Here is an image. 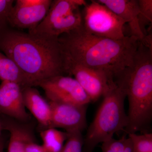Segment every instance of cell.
<instances>
[{
    "label": "cell",
    "instance_id": "cell-18",
    "mask_svg": "<svg viewBox=\"0 0 152 152\" xmlns=\"http://www.w3.org/2000/svg\"><path fill=\"white\" fill-rule=\"evenodd\" d=\"M139 24L142 32L147 36L146 26L151 24L152 22V0H138Z\"/></svg>",
    "mask_w": 152,
    "mask_h": 152
},
{
    "label": "cell",
    "instance_id": "cell-6",
    "mask_svg": "<svg viewBox=\"0 0 152 152\" xmlns=\"http://www.w3.org/2000/svg\"><path fill=\"white\" fill-rule=\"evenodd\" d=\"M65 73L74 76L91 102L103 97L113 86L115 78L105 71L81 65L63 57Z\"/></svg>",
    "mask_w": 152,
    "mask_h": 152
},
{
    "label": "cell",
    "instance_id": "cell-4",
    "mask_svg": "<svg viewBox=\"0 0 152 152\" xmlns=\"http://www.w3.org/2000/svg\"><path fill=\"white\" fill-rule=\"evenodd\" d=\"M103 96L94 121L84 137L83 152H93L98 144L112 138L115 133L125 131L128 125L124 102L126 94L118 79Z\"/></svg>",
    "mask_w": 152,
    "mask_h": 152
},
{
    "label": "cell",
    "instance_id": "cell-21",
    "mask_svg": "<svg viewBox=\"0 0 152 152\" xmlns=\"http://www.w3.org/2000/svg\"><path fill=\"white\" fill-rule=\"evenodd\" d=\"M128 137L125 135L119 140L113 137L102 143V152H124Z\"/></svg>",
    "mask_w": 152,
    "mask_h": 152
},
{
    "label": "cell",
    "instance_id": "cell-25",
    "mask_svg": "<svg viewBox=\"0 0 152 152\" xmlns=\"http://www.w3.org/2000/svg\"><path fill=\"white\" fill-rule=\"evenodd\" d=\"M4 140L1 137L0 138V152H4Z\"/></svg>",
    "mask_w": 152,
    "mask_h": 152
},
{
    "label": "cell",
    "instance_id": "cell-8",
    "mask_svg": "<svg viewBox=\"0 0 152 152\" xmlns=\"http://www.w3.org/2000/svg\"><path fill=\"white\" fill-rule=\"evenodd\" d=\"M9 14L8 24L31 31L40 23L48 13L51 0H17Z\"/></svg>",
    "mask_w": 152,
    "mask_h": 152
},
{
    "label": "cell",
    "instance_id": "cell-11",
    "mask_svg": "<svg viewBox=\"0 0 152 152\" xmlns=\"http://www.w3.org/2000/svg\"><path fill=\"white\" fill-rule=\"evenodd\" d=\"M129 24L131 35L139 41L143 42L146 37L139 24L138 0H97Z\"/></svg>",
    "mask_w": 152,
    "mask_h": 152
},
{
    "label": "cell",
    "instance_id": "cell-26",
    "mask_svg": "<svg viewBox=\"0 0 152 152\" xmlns=\"http://www.w3.org/2000/svg\"><path fill=\"white\" fill-rule=\"evenodd\" d=\"M2 129V125L1 121H0V138L1 137V132Z\"/></svg>",
    "mask_w": 152,
    "mask_h": 152
},
{
    "label": "cell",
    "instance_id": "cell-9",
    "mask_svg": "<svg viewBox=\"0 0 152 152\" xmlns=\"http://www.w3.org/2000/svg\"><path fill=\"white\" fill-rule=\"evenodd\" d=\"M49 103L51 110L50 128H61L66 132H81L86 129L88 105L52 101Z\"/></svg>",
    "mask_w": 152,
    "mask_h": 152
},
{
    "label": "cell",
    "instance_id": "cell-23",
    "mask_svg": "<svg viewBox=\"0 0 152 152\" xmlns=\"http://www.w3.org/2000/svg\"><path fill=\"white\" fill-rule=\"evenodd\" d=\"M25 152H48L42 145H38L34 140L28 142L25 146Z\"/></svg>",
    "mask_w": 152,
    "mask_h": 152
},
{
    "label": "cell",
    "instance_id": "cell-14",
    "mask_svg": "<svg viewBox=\"0 0 152 152\" xmlns=\"http://www.w3.org/2000/svg\"><path fill=\"white\" fill-rule=\"evenodd\" d=\"M2 125L3 129L10 133L8 152H25L27 143L34 140L31 129L25 123L12 119L5 121Z\"/></svg>",
    "mask_w": 152,
    "mask_h": 152
},
{
    "label": "cell",
    "instance_id": "cell-13",
    "mask_svg": "<svg viewBox=\"0 0 152 152\" xmlns=\"http://www.w3.org/2000/svg\"><path fill=\"white\" fill-rule=\"evenodd\" d=\"M83 26V17L80 9L56 20L42 29L30 33L48 37L58 38Z\"/></svg>",
    "mask_w": 152,
    "mask_h": 152
},
{
    "label": "cell",
    "instance_id": "cell-7",
    "mask_svg": "<svg viewBox=\"0 0 152 152\" xmlns=\"http://www.w3.org/2000/svg\"><path fill=\"white\" fill-rule=\"evenodd\" d=\"M49 101L88 105L89 98L78 82L69 76L59 75L39 82Z\"/></svg>",
    "mask_w": 152,
    "mask_h": 152
},
{
    "label": "cell",
    "instance_id": "cell-20",
    "mask_svg": "<svg viewBox=\"0 0 152 152\" xmlns=\"http://www.w3.org/2000/svg\"><path fill=\"white\" fill-rule=\"evenodd\" d=\"M67 140L60 152H83L84 137L80 131L67 132Z\"/></svg>",
    "mask_w": 152,
    "mask_h": 152
},
{
    "label": "cell",
    "instance_id": "cell-24",
    "mask_svg": "<svg viewBox=\"0 0 152 152\" xmlns=\"http://www.w3.org/2000/svg\"><path fill=\"white\" fill-rule=\"evenodd\" d=\"M124 152H135L133 147L132 141L129 137H128L126 145Z\"/></svg>",
    "mask_w": 152,
    "mask_h": 152
},
{
    "label": "cell",
    "instance_id": "cell-3",
    "mask_svg": "<svg viewBox=\"0 0 152 152\" xmlns=\"http://www.w3.org/2000/svg\"><path fill=\"white\" fill-rule=\"evenodd\" d=\"M129 99L127 134L144 133L152 118V47L139 43L132 64L117 77Z\"/></svg>",
    "mask_w": 152,
    "mask_h": 152
},
{
    "label": "cell",
    "instance_id": "cell-22",
    "mask_svg": "<svg viewBox=\"0 0 152 152\" xmlns=\"http://www.w3.org/2000/svg\"><path fill=\"white\" fill-rule=\"evenodd\" d=\"M14 3L13 0H0V32L7 28L9 14Z\"/></svg>",
    "mask_w": 152,
    "mask_h": 152
},
{
    "label": "cell",
    "instance_id": "cell-10",
    "mask_svg": "<svg viewBox=\"0 0 152 152\" xmlns=\"http://www.w3.org/2000/svg\"><path fill=\"white\" fill-rule=\"evenodd\" d=\"M22 89L20 85L15 82H2L0 85V113L25 123L30 117L24 104Z\"/></svg>",
    "mask_w": 152,
    "mask_h": 152
},
{
    "label": "cell",
    "instance_id": "cell-15",
    "mask_svg": "<svg viewBox=\"0 0 152 152\" xmlns=\"http://www.w3.org/2000/svg\"><path fill=\"white\" fill-rule=\"evenodd\" d=\"M84 0H54L52 1L48 13L44 20L34 29L29 33H34L42 29L61 17L86 5Z\"/></svg>",
    "mask_w": 152,
    "mask_h": 152
},
{
    "label": "cell",
    "instance_id": "cell-5",
    "mask_svg": "<svg viewBox=\"0 0 152 152\" xmlns=\"http://www.w3.org/2000/svg\"><path fill=\"white\" fill-rule=\"evenodd\" d=\"M82 14L83 27L90 34L115 40L126 36L124 32L126 21L96 1H91L85 6Z\"/></svg>",
    "mask_w": 152,
    "mask_h": 152
},
{
    "label": "cell",
    "instance_id": "cell-17",
    "mask_svg": "<svg viewBox=\"0 0 152 152\" xmlns=\"http://www.w3.org/2000/svg\"><path fill=\"white\" fill-rule=\"evenodd\" d=\"M40 134L43 141V146L48 152H61L69 136L67 132L52 128L41 131Z\"/></svg>",
    "mask_w": 152,
    "mask_h": 152
},
{
    "label": "cell",
    "instance_id": "cell-16",
    "mask_svg": "<svg viewBox=\"0 0 152 152\" xmlns=\"http://www.w3.org/2000/svg\"><path fill=\"white\" fill-rule=\"evenodd\" d=\"M0 79L2 81L15 82L22 88L29 86L26 79L11 59L0 52Z\"/></svg>",
    "mask_w": 152,
    "mask_h": 152
},
{
    "label": "cell",
    "instance_id": "cell-19",
    "mask_svg": "<svg viewBox=\"0 0 152 152\" xmlns=\"http://www.w3.org/2000/svg\"><path fill=\"white\" fill-rule=\"evenodd\" d=\"M135 152H152V134L145 133L142 134H128Z\"/></svg>",
    "mask_w": 152,
    "mask_h": 152
},
{
    "label": "cell",
    "instance_id": "cell-2",
    "mask_svg": "<svg viewBox=\"0 0 152 152\" xmlns=\"http://www.w3.org/2000/svg\"><path fill=\"white\" fill-rule=\"evenodd\" d=\"M58 39L64 58L105 71L114 78L132 64L140 42L132 36L119 40L98 37L88 32L83 26Z\"/></svg>",
    "mask_w": 152,
    "mask_h": 152
},
{
    "label": "cell",
    "instance_id": "cell-1",
    "mask_svg": "<svg viewBox=\"0 0 152 152\" xmlns=\"http://www.w3.org/2000/svg\"><path fill=\"white\" fill-rule=\"evenodd\" d=\"M58 38L5 29L0 32V50L15 64L29 86L64 75L62 51Z\"/></svg>",
    "mask_w": 152,
    "mask_h": 152
},
{
    "label": "cell",
    "instance_id": "cell-12",
    "mask_svg": "<svg viewBox=\"0 0 152 152\" xmlns=\"http://www.w3.org/2000/svg\"><path fill=\"white\" fill-rule=\"evenodd\" d=\"M22 89L26 108L29 110L45 129L50 128L51 110L49 102L34 87H25Z\"/></svg>",
    "mask_w": 152,
    "mask_h": 152
}]
</instances>
